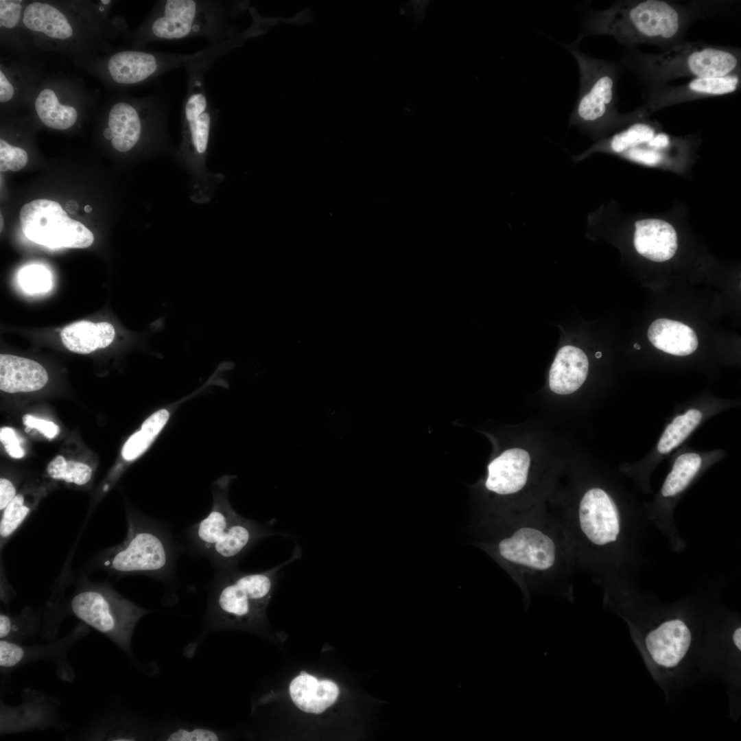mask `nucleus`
I'll use <instances>...</instances> for the list:
<instances>
[{"label": "nucleus", "instance_id": "obj_1", "mask_svg": "<svg viewBox=\"0 0 741 741\" xmlns=\"http://www.w3.org/2000/svg\"><path fill=\"white\" fill-rule=\"evenodd\" d=\"M506 518L497 551L524 594L571 595L578 563L554 514L530 508Z\"/></svg>", "mask_w": 741, "mask_h": 741}, {"label": "nucleus", "instance_id": "obj_2", "mask_svg": "<svg viewBox=\"0 0 741 741\" xmlns=\"http://www.w3.org/2000/svg\"><path fill=\"white\" fill-rule=\"evenodd\" d=\"M701 14L696 3L663 0H622L591 12L576 40L584 36L613 37L626 49L648 44L667 49L683 42L692 22Z\"/></svg>", "mask_w": 741, "mask_h": 741}, {"label": "nucleus", "instance_id": "obj_3", "mask_svg": "<svg viewBox=\"0 0 741 741\" xmlns=\"http://www.w3.org/2000/svg\"><path fill=\"white\" fill-rule=\"evenodd\" d=\"M211 65L204 62L186 69L187 86L180 115L181 141L173 152L178 163L189 175L191 199L200 204L211 200L224 178L223 174L211 173L207 168L212 132L217 118L204 83V75Z\"/></svg>", "mask_w": 741, "mask_h": 741}, {"label": "nucleus", "instance_id": "obj_4", "mask_svg": "<svg viewBox=\"0 0 741 741\" xmlns=\"http://www.w3.org/2000/svg\"><path fill=\"white\" fill-rule=\"evenodd\" d=\"M622 63L649 89L681 78L741 73V51L739 47L683 41L658 54L627 49Z\"/></svg>", "mask_w": 741, "mask_h": 741}, {"label": "nucleus", "instance_id": "obj_5", "mask_svg": "<svg viewBox=\"0 0 741 741\" xmlns=\"http://www.w3.org/2000/svg\"><path fill=\"white\" fill-rule=\"evenodd\" d=\"M242 8L239 3L217 0L160 1L135 33V44L194 37L217 44L237 36L232 20Z\"/></svg>", "mask_w": 741, "mask_h": 741}, {"label": "nucleus", "instance_id": "obj_6", "mask_svg": "<svg viewBox=\"0 0 741 741\" xmlns=\"http://www.w3.org/2000/svg\"><path fill=\"white\" fill-rule=\"evenodd\" d=\"M124 541L104 551L102 567L117 575L145 574L168 579L174 572L176 549L170 534L161 524L128 513Z\"/></svg>", "mask_w": 741, "mask_h": 741}, {"label": "nucleus", "instance_id": "obj_7", "mask_svg": "<svg viewBox=\"0 0 741 741\" xmlns=\"http://www.w3.org/2000/svg\"><path fill=\"white\" fill-rule=\"evenodd\" d=\"M553 514L568 538L578 564H588L593 554L607 551L619 541L620 513L602 489H588L575 508Z\"/></svg>", "mask_w": 741, "mask_h": 741}, {"label": "nucleus", "instance_id": "obj_8", "mask_svg": "<svg viewBox=\"0 0 741 741\" xmlns=\"http://www.w3.org/2000/svg\"><path fill=\"white\" fill-rule=\"evenodd\" d=\"M578 45L575 40L567 46L576 60L580 71L579 93L569 125L596 134L620 121L631 118L635 111L622 115L617 110L618 65L583 53Z\"/></svg>", "mask_w": 741, "mask_h": 741}, {"label": "nucleus", "instance_id": "obj_9", "mask_svg": "<svg viewBox=\"0 0 741 741\" xmlns=\"http://www.w3.org/2000/svg\"><path fill=\"white\" fill-rule=\"evenodd\" d=\"M290 561L260 572L247 573L236 567L217 571L209 606L212 624L224 628L259 618L270 598L279 571Z\"/></svg>", "mask_w": 741, "mask_h": 741}, {"label": "nucleus", "instance_id": "obj_10", "mask_svg": "<svg viewBox=\"0 0 741 741\" xmlns=\"http://www.w3.org/2000/svg\"><path fill=\"white\" fill-rule=\"evenodd\" d=\"M104 138L117 152L128 154L143 143L154 142L166 151L172 145L166 128L167 102L162 97L121 96L108 106Z\"/></svg>", "mask_w": 741, "mask_h": 741}, {"label": "nucleus", "instance_id": "obj_11", "mask_svg": "<svg viewBox=\"0 0 741 741\" xmlns=\"http://www.w3.org/2000/svg\"><path fill=\"white\" fill-rule=\"evenodd\" d=\"M71 612L84 623L107 636L126 652H131L132 635L139 620L148 613L111 587L84 583L69 602Z\"/></svg>", "mask_w": 741, "mask_h": 741}, {"label": "nucleus", "instance_id": "obj_12", "mask_svg": "<svg viewBox=\"0 0 741 741\" xmlns=\"http://www.w3.org/2000/svg\"><path fill=\"white\" fill-rule=\"evenodd\" d=\"M19 220L26 237L50 248H85L94 241L92 232L54 200L37 199L24 204Z\"/></svg>", "mask_w": 741, "mask_h": 741}, {"label": "nucleus", "instance_id": "obj_13", "mask_svg": "<svg viewBox=\"0 0 741 741\" xmlns=\"http://www.w3.org/2000/svg\"><path fill=\"white\" fill-rule=\"evenodd\" d=\"M199 52L176 54L141 50H124L111 55L106 71L111 81L119 86H134L153 80L176 69H188L199 61Z\"/></svg>", "mask_w": 741, "mask_h": 741}, {"label": "nucleus", "instance_id": "obj_14", "mask_svg": "<svg viewBox=\"0 0 741 741\" xmlns=\"http://www.w3.org/2000/svg\"><path fill=\"white\" fill-rule=\"evenodd\" d=\"M741 73L722 77L690 78L682 84L645 89L642 97L644 106L654 112L672 106L694 100L727 95L740 90Z\"/></svg>", "mask_w": 741, "mask_h": 741}, {"label": "nucleus", "instance_id": "obj_15", "mask_svg": "<svg viewBox=\"0 0 741 741\" xmlns=\"http://www.w3.org/2000/svg\"><path fill=\"white\" fill-rule=\"evenodd\" d=\"M692 635L681 619L670 618L648 631L644 638L647 655L654 665L663 669H674L687 654Z\"/></svg>", "mask_w": 741, "mask_h": 741}, {"label": "nucleus", "instance_id": "obj_16", "mask_svg": "<svg viewBox=\"0 0 741 741\" xmlns=\"http://www.w3.org/2000/svg\"><path fill=\"white\" fill-rule=\"evenodd\" d=\"M272 534L263 525L239 515L206 555L219 570L236 567L239 559L261 539Z\"/></svg>", "mask_w": 741, "mask_h": 741}, {"label": "nucleus", "instance_id": "obj_17", "mask_svg": "<svg viewBox=\"0 0 741 741\" xmlns=\"http://www.w3.org/2000/svg\"><path fill=\"white\" fill-rule=\"evenodd\" d=\"M530 457L524 449L505 450L487 466L485 488L498 495L517 494L528 483Z\"/></svg>", "mask_w": 741, "mask_h": 741}, {"label": "nucleus", "instance_id": "obj_18", "mask_svg": "<svg viewBox=\"0 0 741 741\" xmlns=\"http://www.w3.org/2000/svg\"><path fill=\"white\" fill-rule=\"evenodd\" d=\"M24 27L47 40L67 43L77 35V26L69 14L55 5L44 1L26 4L23 13Z\"/></svg>", "mask_w": 741, "mask_h": 741}, {"label": "nucleus", "instance_id": "obj_19", "mask_svg": "<svg viewBox=\"0 0 741 741\" xmlns=\"http://www.w3.org/2000/svg\"><path fill=\"white\" fill-rule=\"evenodd\" d=\"M67 95L64 89L54 83L46 84L37 91L34 102L36 113L46 126L67 130L77 121L80 102Z\"/></svg>", "mask_w": 741, "mask_h": 741}, {"label": "nucleus", "instance_id": "obj_20", "mask_svg": "<svg viewBox=\"0 0 741 741\" xmlns=\"http://www.w3.org/2000/svg\"><path fill=\"white\" fill-rule=\"evenodd\" d=\"M633 244L637 252L656 262L670 259L678 248L677 234L668 222L649 218L635 223Z\"/></svg>", "mask_w": 741, "mask_h": 741}, {"label": "nucleus", "instance_id": "obj_21", "mask_svg": "<svg viewBox=\"0 0 741 741\" xmlns=\"http://www.w3.org/2000/svg\"><path fill=\"white\" fill-rule=\"evenodd\" d=\"M48 381L45 369L37 362L16 355H0V390L8 393L41 389Z\"/></svg>", "mask_w": 741, "mask_h": 741}, {"label": "nucleus", "instance_id": "obj_22", "mask_svg": "<svg viewBox=\"0 0 741 741\" xmlns=\"http://www.w3.org/2000/svg\"><path fill=\"white\" fill-rule=\"evenodd\" d=\"M589 362L585 353L573 346H565L557 353L549 373L550 389L559 395L576 391L585 381Z\"/></svg>", "mask_w": 741, "mask_h": 741}, {"label": "nucleus", "instance_id": "obj_23", "mask_svg": "<svg viewBox=\"0 0 741 741\" xmlns=\"http://www.w3.org/2000/svg\"><path fill=\"white\" fill-rule=\"evenodd\" d=\"M290 694L301 710L319 714L336 701L339 689L330 680H318L306 673L295 677L290 685Z\"/></svg>", "mask_w": 741, "mask_h": 741}, {"label": "nucleus", "instance_id": "obj_24", "mask_svg": "<svg viewBox=\"0 0 741 741\" xmlns=\"http://www.w3.org/2000/svg\"><path fill=\"white\" fill-rule=\"evenodd\" d=\"M114 326L107 322H93L89 320L74 322L60 332L64 346L69 351L88 354L109 346L115 338Z\"/></svg>", "mask_w": 741, "mask_h": 741}, {"label": "nucleus", "instance_id": "obj_25", "mask_svg": "<svg viewBox=\"0 0 741 741\" xmlns=\"http://www.w3.org/2000/svg\"><path fill=\"white\" fill-rule=\"evenodd\" d=\"M648 338L657 349L677 356L692 354L698 345L696 334L692 328L668 318L653 321L648 328Z\"/></svg>", "mask_w": 741, "mask_h": 741}, {"label": "nucleus", "instance_id": "obj_26", "mask_svg": "<svg viewBox=\"0 0 741 741\" xmlns=\"http://www.w3.org/2000/svg\"><path fill=\"white\" fill-rule=\"evenodd\" d=\"M239 515L225 499H217L209 514L189 529V538L195 551L206 556Z\"/></svg>", "mask_w": 741, "mask_h": 741}, {"label": "nucleus", "instance_id": "obj_27", "mask_svg": "<svg viewBox=\"0 0 741 741\" xmlns=\"http://www.w3.org/2000/svg\"><path fill=\"white\" fill-rule=\"evenodd\" d=\"M655 132L656 130L652 124L641 121H635L626 128L613 134L611 137L592 147L588 151L577 156H573L572 159L576 161L582 160L590 152L596 150H604L615 154H621L630 148L647 143L654 137Z\"/></svg>", "mask_w": 741, "mask_h": 741}, {"label": "nucleus", "instance_id": "obj_28", "mask_svg": "<svg viewBox=\"0 0 741 741\" xmlns=\"http://www.w3.org/2000/svg\"><path fill=\"white\" fill-rule=\"evenodd\" d=\"M702 460L696 453H685L674 461L661 489L663 497L674 496L683 491L701 468Z\"/></svg>", "mask_w": 741, "mask_h": 741}, {"label": "nucleus", "instance_id": "obj_29", "mask_svg": "<svg viewBox=\"0 0 741 741\" xmlns=\"http://www.w3.org/2000/svg\"><path fill=\"white\" fill-rule=\"evenodd\" d=\"M34 495L27 499L25 494H16L1 512L0 544L2 548L15 533L36 506L38 497Z\"/></svg>", "mask_w": 741, "mask_h": 741}, {"label": "nucleus", "instance_id": "obj_30", "mask_svg": "<svg viewBox=\"0 0 741 741\" xmlns=\"http://www.w3.org/2000/svg\"><path fill=\"white\" fill-rule=\"evenodd\" d=\"M702 416V412L697 409H690L676 416L666 427L659 440V452L666 454L678 447L698 425Z\"/></svg>", "mask_w": 741, "mask_h": 741}, {"label": "nucleus", "instance_id": "obj_31", "mask_svg": "<svg viewBox=\"0 0 741 741\" xmlns=\"http://www.w3.org/2000/svg\"><path fill=\"white\" fill-rule=\"evenodd\" d=\"M38 625V617L30 608H25L17 616L1 612L0 638L19 643L35 635Z\"/></svg>", "mask_w": 741, "mask_h": 741}, {"label": "nucleus", "instance_id": "obj_32", "mask_svg": "<svg viewBox=\"0 0 741 741\" xmlns=\"http://www.w3.org/2000/svg\"><path fill=\"white\" fill-rule=\"evenodd\" d=\"M47 473L54 480L80 486L91 481L93 469L86 463L67 460L62 456H58L47 465Z\"/></svg>", "mask_w": 741, "mask_h": 741}, {"label": "nucleus", "instance_id": "obj_33", "mask_svg": "<svg viewBox=\"0 0 741 741\" xmlns=\"http://www.w3.org/2000/svg\"><path fill=\"white\" fill-rule=\"evenodd\" d=\"M19 281L23 290L31 294L45 292L52 284L50 272L38 265L23 268L19 273Z\"/></svg>", "mask_w": 741, "mask_h": 741}, {"label": "nucleus", "instance_id": "obj_34", "mask_svg": "<svg viewBox=\"0 0 741 741\" xmlns=\"http://www.w3.org/2000/svg\"><path fill=\"white\" fill-rule=\"evenodd\" d=\"M28 161L27 152L12 145L3 139H0V170L16 172L23 168Z\"/></svg>", "mask_w": 741, "mask_h": 741}, {"label": "nucleus", "instance_id": "obj_35", "mask_svg": "<svg viewBox=\"0 0 741 741\" xmlns=\"http://www.w3.org/2000/svg\"><path fill=\"white\" fill-rule=\"evenodd\" d=\"M22 1H0V27L1 32H13L23 23ZM25 7V6H24Z\"/></svg>", "mask_w": 741, "mask_h": 741}, {"label": "nucleus", "instance_id": "obj_36", "mask_svg": "<svg viewBox=\"0 0 741 741\" xmlns=\"http://www.w3.org/2000/svg\"><path fill=\"white\" fill-rule=\"evenodd\" d=\"M221 735L208 728L180 727L174 729L165 736L169 741H215L220 740Z\"/></svg>", "mask_w": 741, "mask_h": 741}, {"label": "nucleus", "instance_id": "obj_37", "mask_svg": "<svg viewBox=\"0 0 741 741\" xmlns=\"http://www.w3.org/2000/svg\"><path fill=\"white\" fill-rule=\"evenodd\" d=\"M152 440V438L141 430L133 434L123 447L124 459L130 461L137 458L147 449Z\"/></svg>", "mask_w": 741, "mask_h": 741}, {"label": "nucleus", "instance_id": "obj_38", "mask_svg": "<svg viewBox=\"0 0 741 741\" xmlns=\"http://www.w3.org/2000/svg\"><path fill=\"white\" fill-rule=\"evenodd\" d=\"M660 150L647 146L646 148L637 146L626 150L621 155L635 162L653 165L659 163L663 157Z\"/></svg>", "mask_w": 741, "mask_h": 741}, {"label": "nucleus", "instance_id": "obj_39", "mask_svg": "<svg viewBox=\"0 0 741 741\" xmlns=\"http://www.w3.org/2000/svg\"><path fill=\"white\" fill-rule=\"evenodd\" d=\"M0 440L6 452L14 458H21L25 451L21 447L19 438L14 429L3 427L0 430Z\"/></svg>", "mask_w": 741, "mask_h": 741}, {"label": "nucleus", "instance_id": "obj_40", "mask_svg": "<svg viewBox=\"0 0 741 741\" xmlns=\"http://www.w3.org/2000/svg\"><path fill=\"white\" fill-rule=\"evenodd\" d=\"M23 422L26 426L25 431L27 432L32 429H36L45 437L50 439L54 438L59 432V427L54 423L36 418L30 414L23 416Z\"/></svg>", "mask_w": 741, "mask_h": 741}, {"label": "nucleus", "instance_id": "obj_41", "mask_svg": "<svg viewBox=\"0 0 741 741\" xmlns=\"http://www.w3.org/2000/svg\"><path fill=\"white\" fill-rule=\"evenodd\" d=\"M168 418L169 412L166 410H159L143 423L141 431L154 440L167 423Z\"/></svg>", "mask_w": 741, "mask_h": 741}, {"label": "nucleus", "instance_id": "obj_42", "mask_svg": "<svg viewBox=\"0 0 741 741\" xmlns=\"http://www.w3.org/2000/svg\"><path fill=\"white\" fill-rule=\"evenodd\" d=\"M16 495L14 484L8 478L0 479V510L1 512L9 504Z\"/></svg>", "mask_w": 741, "mask_h": 741}, {"label": "nucleus", "instance_id": "obj_43", "mask_svg": "<svg viewBox=\"0 0 741 741\" xmlns=\"http://www.w3.org/2000/svg\"><path fill=\"white\" fill-rule=\"evenodd\" d=\"M646 143L647 147L660 150L667 148L670 145V138L668 134L664 132H659L655 134Z\"/></svg>", "mask_w": 741, "mask_h": 741}, {"label": "nucleus", "instance_id": "obj_44", "mask_svg": "<svg viewBox=\"0 0 741 741\" xmlns=\"http://www.w3.org/2000/svg\"><path fill=\"white\" fill-rule=\"evenodd\" d=\"M740 635H741V629H740V627H738V628H736L735 631H733V635H732V639H733V644H734L735 646L739 650H741V642H741V637H740Z\"/></svg>", "mask_w": 741, "mask_h": 741}, {"label": "nucleus", "instance_id": "obj_45", "mask_svg": "<svg viewBox=\"0 0 741 741\" xmlns=\"http://www.w3.org/2000/svg\"><path fill=\"white\" fill-rule=\"evenodd\" d=\"M84 210H85L86 212L89 213V212L91 211L92 208L89 205H86L84 207Z\"/></svg>", "mask_w": 741, "mask_h": 741}, {"label": "nucleus", "instance_id": "obj_46", "mask_svg": "<svg viewBox=\"0 0 741 741\" xmlns=\"http://www.w3.org/2000/svg\"><path fill=\"white\" fill-rule=\"evenodd\" d=\"M0 219H1V231L3 226V217H2L1 214V218Z\"/></svg>", "mask_w": 741, "mask_h": 741}, {"label": "nucleus", "instance_id": "obj_47", "mask_svg": "<svg viewBox=\"0 0 741 741\" xmlns=\"http://www.w3.org/2000/svg\"><path fill=\"white\" fill-rule=\"evenodd\" d=\"M634 347H635V348L636 349H641V346H640V345H639V344L638 343H637V342H636V343H635V344H634Z\"/></svg>", "mask_w": 741, "mask_h": 741}, {"label": "nucleus", "instance_id": "obj_48", "mask_svg": "<svg viewBox=\"0 0 741 741\" xmlns=\"http://www.w3.org/2000/svg\"><path fill=\"white\" fill-rule=\"evenodd\" d=\"M601 355H602V353H601L600 352H597V353H596V357H597V358H599V357H601Z\"/></svg>", "mask_w": 741, "mask_h": 741}]
</instances>
